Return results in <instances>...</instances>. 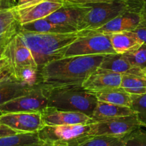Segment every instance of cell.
Segmentation results:
<instances>
[{
	"instance_id": "6da1fadb",
	"label": "cell",
	"mask_w": 146,
	"mask_h": 146,
	"mask_svg": "<svg viewBox=\"0 0 146 146\" xmlns=\"http://www.w3.org/2000/svg\"><path fill=\"white\" fill-rule=\"evenodd\" d=\"M105 55L71 56L50 62L39 70L37 82L47 89L82 86Z\"/></svg>"
},
{
	"instance_id": "7a4b0ae2",
	"label": "cell",
	"mask_w": 146,
	"mask_h": 146,
	"mask_svg": "<svg viewBox=\"0 0 146 146\" xmlns=\"http://www.w3.org/2000/svg\"><path fill=\"white\" fill-rule=\"evenodd\" d=\"M29 47L39 70L53 60L64 57L69 46L79 37L78 32L70 33H36L18 32Z\"/></svg>"
},
{
	"instance_id": "3957f363",
	"label": "cell",
	"mask_w": 146,
	"mask_h": 146,
	"mask_svg": "<svg viewBox=\"0 0 146 146\" xmlns=\"http://www.w3.org/2000/svg\"><path fill=\"white\" fill-rule=\"evenodd\" d=\"M3 57L7 60L12 78L32 85L36 83L39 67L19 33L7 44Z\"/></svg>"
},
{
	"instance_id": "277c9868",
	"label": "cell",
	"mask_w": 146,
	"mask_h": 146,
	"mask_svg": "<svg viewBox=\"0 0 146 146\" xmlns=\"http://www.w3.org/2000/svg\"><path fill=\"white\" fill-rule=\"evenodd\" d=\"M98 99L82 86L48 89V106L64 111L79 112L92 117Z\"/></svg>"
},
{
	"instance_id": "5b68a950",
	"label": "cell",
	"mask_w": 146,
	"mask_h": 146,
	"mask_svg": "<svg viewBox=\"0 0 146 146\" xmlns=\"http://www.w3.org/2000/svg\"><path fill=\"white\" fill-rule=\"evenodd\" d=\"M144 1L113 0L110 2L90 4V9L85 15L79 31L97 29L127 11L140 9Z\"/></svg>"
},
{
	"instance_id": "8992f818",
	"label": "cell",
	"mask_w": 146,
	"mask_h": 146,
	"mask_svg": "<svg viewBox=\"0 0 146 146\" xmlns=\"http://www.w3.org/2000/svg\"><path fill=\"white\" fill-rule=\"evenodd\" d=\"M90 125H44L37 133L46 146H50L54 143H64L69 146H78L90 137Z\"/></svg>"
},
{
	"instance_id": "52a82bcc",
	"label": "cell",
	"mask_w": 146,
	"mask_h": 146,
	"mask_svg": "<svg viewBox=\"0 0 146 146\" xmlns=\"http://www.w3.org/2000/svg\"><path fill=\"white\" fill-rule=\"evenodd\" d=\"M48 106V89L36 83L28 93L0 105V115L9 113H42Z\"/></svg>"
},
{
	"instance_id": "ba28073f",
	"label": "cell",
	"mask_w": 146,
	"mask_h": 146,
	"mask_svg": "<svg viewBox=\"0 0 146 146\" xmlns=\"http://www.w3.org/2000/svg\"><path fill=\"white\" fill-rule=\"evenodd\" d=\"M78 35L79 37L69 46L64 57L106 55L115 53L108 35L97 33Z\"/></svg>"
},
{
	"instance_id": "9c48e42d",
	"label": "cell",
	"mask_w": 146,
	"mask_h": 146,
	"mask_svg": "<svg viewBox=\"0 0 146 146\" xmlns=\"http://www.w3.org/2000/svg\"><path fill=\"white\" fill-rule=\"evenodd\" d=\"M90 127L89 135L90 137L105 135L123 138L133 130L140 127V125L136 115L133 114L95 122L90 125Z\"/></svg>"
},
{
	"instance_id": "30bf717a",
	"label": "cell",
	"mask_w": 146,
	"mask_h": 146,
	"mask_svg": "<svg viewBox=\"0 0 146 146\" xmlns=\"http://www.w3.org/2000/svg\"><path fill=\"white\" fill-rule=\"evenodd\" d=\"M0 125L19 133H38L44 126L41 113H9L0 115Z\"/></svg>"
},
{
	"instance_id": "8fae6325",
	"label": "cell",
	"mask_w": 146,
	"mask_h": 146,
	"mask_svg": "<svg viewBox=\"0 0 146 146\" xmlns=\"http://www.w3.org/2000/svg\"><path fill=\"white\" fill-rule=\"evenodd\" d=\"M90 9L89 5H76L66 2L46 19L59 25L79 31L85 15Z\"/></svg>"
},
{
	"instance_id": "7c38bea8",
	"label": "cell",
	"mask_w": 146,
	"mask_h": 146,
	"mask_svg": "<svg viewBox=\"0 0 146 146\" xmlns=\"http://www.w3.org/2000/svg\"><path fill=\"white\" fill-rule=\"evenodd\" d=\"M66 3L64 0H42L26 7H15L17 17L20 25L44 19Z\"/></svg>"
},
{
	"instance_id": "4fadbf2b",
	"label": "cell",
	"mask_w": 146,
	"mask_h": 146,
	"mask_svg": "<svg viewBox=\"0 0 146 146\" xmlns=\"http://www.w3.org/2000/svg\"><path fill=\"white\" fill-rule=\"evenodd\" d=\"M140 10L141 9L127 11L116 17L105 25L101 26L100 27L90 30L78 31V35L97 33L109 35L123 31H133L140 24Z\"/></svg>"
},
{
	"instance_id": "5bb4252c",
	"label": "cell",
	"mask_w": 146,
	"mask_h": 146,
	"mask_svg": "<svg viewBox=\"0 0 146 146\" xmlns=\"http://www.w3.org/2000/svg\"><path fill=\"white\" fill-rule=\"evenodd\" d=\"M41 114L44 125H86L96 122L84 113L64 111L50 107L46 108Z\"/></svg>"
},
{
	"instance_id": "9a60e30c",
	"label": "cell",
	"mask_w": 146,
	"mask_h": 146,
	"mask_svg": "<svg viewBox=\"0 0 146 146\" xmlns=\"http://www.w3.org/2000/svg\"><path fill=\"white\" fill-rule=\"evenodd\" d=\"M122 75L98 67L82 84V87L91 92H101L120 87Z\"/></svg>"
},
{
	"instance_id": "2e32d148",
	"label": "cell",
	"mask_w": 146,
	"mask_h": 146,
	"mask_svg": "<svg viewBox=\"0 0 146 146\" xmlns=\"http://www.w3.org/2000/svg\"><path fill=\"white\" fill-rule=\"evenodd\" d=\"M109 38L115 53L125 54L138 49L143 42L133 31H123L109 35Z\"/></svg>"
},
{
	"instance_id": "e0dca14e",
	"label": "cell",
	"mask_w": 146,
	"mask_h": 146,
	"mask_svg": "<svg viewBox=\"0 0 146 146\" xmlns=\"http://www.w3.org/2000/svg\"><path fill=\"white\" fill-rule=\"evenodd\" d=\"M34 85L17 80L12 77L2 81L0 82V105L28 93Z\"/></svg>"
},
{
	"instance_id": "ac0fdd59",
	"label": "cell",
	"mask_w": 146,
	"mask_h": 146,
	"mask_svg": "<svg viewBox=\"0 0 146 146\" xmlns=\"http://www.w3.org/2000/svg\"><path fill=\"white\" fill-rule=\"evenodd\" d=\"M100 67L114 72L123 74H141V69L133 67L125 54H106L101 62Z\"/></svg>"
},
{
	"instance_id": "d6986e66",
	"label": "cell",
	"mask_w": 146,
	"mask_h": 146,
	"mask_svg": "<svg viewBox=\"0 0 146 146\" xmlns=\"http://www.w3.org/2000/svg\"><path fill=\"white\" fill-rule=\"evenodd\" d=\"M133 114H135L134 111L128 107L113 105L98 100L92 113V118L98 122Z\"/></svg>"
},
{
	"instance_id": "ffe728a7",
	"label": "cell",
	"mask_w": 146,
	"mask_h": 146,
	"mask_svg": "<svg viewBox=\"0 0 146 146\" xmlns=\"http://www.w3.org/2000/svg\"><path fill=\"white\" fill-rule=\"evenodd\" d=\"M19 27L15 7L0 9V40L10 41L18 33Z\"/></svg>"
},
{
	"instance_id": "44dd1931",
	"label": "cell",
	"mask_w": 146,
	"mask_h": 146,
	"mask_svg": "<svg viewBox=\"0 0 146 146\" xmlns=\"http://www.w3.org/2000/svg\"><path fill=\"white\" fill-rule=\"evenodd\" d=\"M19 31L36 33H70L77 32L63 25L53 23L46 18L20 25Z\"/></svg>"
},
{
	"instance_id": "7402d4cb",
	"label": "cell",
	"mask_w": 146,
	"mask_h": 146,
	"mask_svg": "<svg viewBox=\"0 0 146 146\" xmlns=\"http://www.w3.org/2000/svg\"><path fill=\"white\" fill-rule=\"evenodd\" d=\"M37 133H17L0 137V146H45Z\"/></svg>"
},
{
	"instance_id": "603a6c76",
	"label": "cell",
	"mask_w": 146,
	"mask_h": 146,
	"mask_svg": "<svg viewBox=\"0 0 146 146\" xmlns=\"http://www.w3.org/2000/svg\"><path fill=\"white\" fill-rule=\"evenodd\" d=\"M93 93L99 101L131 108V95L120 88Z\"/></svg>"
},
{
	"instance_id": "cb8c5ba5",
	"label": "cell",
	"mask_w": 146,
	"mask_h": 146,
	"mask_svg": "<svg viewBox=\"0 0 146 146\" xmlns=\"http://www.w3.org/2000/svg\"><path fill=\"white\" fill-rule=\"evenodd\" d=\"M120 88L130 95H144L146 94V78L142 73L123 74Z\"/></svg>"
},
{
	"instance_id": "d4e9b609",
	"label": "cell",
	"mask_w": 146,
	"mask_h": 146,
	"mask_svg": "<svg viewBox=\"0 0 146 146\" xmlns=\"http://www.w3.org/2000/svg\"><path fill=\"white\" fill-rule=\"evenodd\" d=\"M131 109L137 116L140 127H146V94L131 95Z\"/></svg>"
},
{
	"instance_id": "484cf974",
	"label": "cell",
	"mask_w": 146,
	"mask_h": 146,
	"mask_svg": "<svg viewBox=\"0 0 146 146\" xmlns=\"http://www.w3.org/2000/svg\"><path fill=\"white\" fill-rule=\"evenodd\" d=\"M78 146H124L122 138L111 136H92Z\"/></svg>"
},
{
	"instance_id": "4316f807",
	"label": "cell",
	"mask_w": 146,
	"mask_h": 146,
	"mask_svg": "<svg viewBox=\"0 0 146 146\" xmlns=\"http://www.w3.org/2000/svg\"><path fill=\"white\" fill-rule=\"evenodd\" d=\"M125 55L133 67L140 69L146 67V44L143 43L138 49Z\"/></svg>"
},
{
	"instance_id": "83f0119b",
	"label": "cell",
	"mask_w": 146,
	"mask_h": 146,
	"mask_svg": "<svg viewBox=\"0 0 146 146\" xmlns=\"http://www.w3.org/2000/svg\"><path fill=\"white\" fill-rule=\"evenodd\" d=\"M124 146H146V131L138 127L122 138Z\"/></svg>"
},
{
	"instance_id": "f1b7e54d",
	"label": "cell",
	"mask_w": 146,
	"mask_h": 146,
	"mask_svg": "<svg viewBox=\"0 0 146 146\" xmlns=\"http://www.w3.org/2000/svg\"><path fill=\"white\" fill-rule=\"evenodd\" d=\"M64 1L71 4H76V5H90V4L110 2L113 0H64Z\"/></svg>"
},
{
	"instance_id": "f546056e",
	"label": "cell",
	"mask_w": 146,
	"mask_h": 146,
	"mask_svg": "<svg viewBox=\"0 0 146 146\" xmlns=\"http://www.w3.org/2000/svg\"><path fill=\"white\" fill-rule=\"evenodd\" d=\"M18 133L16 130H12L10 127H7L4 125H0V137H5V136L8 135H12L17 134Z\"/></svg>"
},
{
	"instance_id": "4dcf8cb0",
	"label": "cell",
	"mask_w": 146,
	"mask_h": 146,
	"mask_svg": "<svg viewBox=\"0 0 146 146\" xmlns=\"http://www.w3.org/2000/svg\"><path fill=\"white\" fill-rule=\"evenodd\" d=\"M133 32L136 33V35L144 44H146V27L138 26L133 30Z\"/></svg>"
},
{
	"instance_id": "1f68e13d",
	"label": "cell",
	"mask_w": 146,
	"mask_h": 146,
	"mask_svg": "<svg viewBox=\"0 0 146 146\" xmlns=\"http://www.w3.org/2000/svg\"><path fill=\"white\" fill-rule=\"evenodd\" d=\"M15 0H0V9H10L17 6Z\"/></svg>"
},
{
	"instance_id": "d6a6232c",
	"label": "cell",
	"mask_w": 146,
	"mask_h": 146,
	"mask_svg": "<svg viewBox=\"0 0 146 146\" xmlns=\"http://www.w3.org/2000/svg\"><path fill=\"white\" fill-rule=\"evenodd\" d=\"M140 22L138 26L146 27V1L143 2V7L140 12Z\"/></svg>"
},
{
	"instance_id": "836d02e7",
	"label": "cell",
	"mask_w": 146,
	"mask_h": 146,
	"mask_svg": "<svg viewBox=\"0 0 146 146\" xmlns=\"http://www.w3.org/2000/svg\"><path fill=\"white\" fill-rule=\"evenodd\" d=\"M11 77H12V75H11L10 70H9L8 65L0 70V82L11 78Z\"/></svg>"
},
{
	"instance_id": "e575fe53",
	"label": "cell",
	"mask_w": 146,
	"mask_h": 146,
	"mask_svg": "<svg viewBox=\"0 0 146 146\" xmlns=\"http://www.w3.org/2000/svg\"><path fill=\"white\" fill-rule=\"evenodd\" d=\"M42 0H19L17 4V7H26L28 5H33Z\"/></svg>"
},
{
	"instance_id": "d590c367",
	"label": "cell",
	"mask_w": 146,
	"mask_h": 146,
	"mask_svg": "<svg viewBox=\"0 0 146 146\" xmlns=\"http://www.w3.org/2000/svg\"><path fill=\"white\" fill-rule=\"evenodd\" d=\"M9 42V41H6V40H0V59L3 57L5 47Z\"/></svg>"
},
{
	"instance_id": "8d00e7d4",
	"label": "cell",
	"mask_w": 146,
	"mask_h": 146,
	"mask_svg": "<svg viewBox=\"0 0 146 146\" xmlns=\"http://www.w3.org/2000/svg\"><path fill=\"white\" fill-rule=\"evenodd\" d=\"M7 65H8V61L7 60L6 57H3L2 58L0 59V70Z\"/></svg>"
},
{
	"instance_id": "74e56055",
	"label": "cell",
	"mask_w": 146,
	"mask_h": 146,
	"mask_svg": "<svg viewBox=\"0 0 146 146\" xmlns=\"http://www.w3.org/2000/svg\"><path fill=\"white\" fill-rule=\"evenodd\" d=\"M50 146H69L67 143H54L50 145Z\"/></svg>"
},
{
	"instance_id": "f35d334b",
	"label": "cell",
	"mask_w": 146,
	"mask_h": 146,
	"mask_svg": "<svg viewBox=\"0 0 146 146\" xmlns=\"http://www.w3.org/2000/svg\"><path fill=\"white\" fill-rule=\"evenodd\" d=\"M141 72L143 75L146 78V67H145L144 68L141 69Z\"/></svg>"
},
{
	"instance_id": "ab89813d",
	"label": "cell",
	"mask_w": 146,
	"mask_h": 146,
	"mask_svg": "<svg viewBox=\"0 0 146 146\" xmlns=\"http://www.w3.org/2000/svg\"><path fill=\"white\" fill-rule=\"evenodd\" d=\"M140 1H146V0H140Z\"/></svg>"
},
{
	"instance_id": "60d3db41",
	"label": "cell",
	"mask_w": 146,
	"mask_h": 146,
	"mask_svg": "<svg viewBox=\"0 0 146 146\" xmlns=\"http://www.w3.org/2000/svg\"><path fill=\"white\" fill-rule=\"evenodd\" d=\"M45 146H46V145H45Z\"/></svg>"
}]
</instances>
